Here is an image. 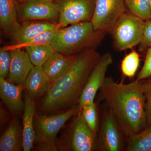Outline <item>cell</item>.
Instances as JSON below:
<instances>
[{
  "label": "cell",
  "instance_id": "23",
  "mask_svg": "<svg viewBox=\"0 0 151 151\" xmlns=\"http://www.w3.org/2000/svg\"><path fill=\"white\" fill-rule=\"evenodd\" d=\"M125 5L130 13L144 21L151 19L149 0H125Z\"/></svg>",
  "mask_w": 151,
  "mask_h": 151
},
{
  "label": "cell",
  "instance_id": "6",
  "mask_svg": "<svg viewBox=\"0 0 151 151\" xmlns=\"http://www.w3.org/2000/svg\"><path fill=\"white\" fill-rule=\"evenodd\" d=\"M127 11L125 0H94L91 23L94 29L111 33L121 16Z\"/></svg>",
  "mask_w": 151,
  "mask_h": 151
},
{
  "label": "cell",
  "instance_id": "10",
  "mask_svg": "<svg viewBox=\"0 0 151 151\" xmlns=\"http://www.w3.org/2000/svg\"><path fill=\"white\" fill-rule=\"evenodd\" d=\"M70 147L74 151H93L97 150V136L84 121L79 109L70 127Z\"/></svg>",
  "mask_w": 151,
  "mask_h": 151
},
{
  "label": "cell",
  "instance_id": "8",
  "mask_svg": "<svg viewBox=\"0 0 151 151\" xmlns=\"http://www.w3.org/2000/svg\"><path fill=\"white\" fill-rule=\"evenodd\" d=\"M18 18L22 21L58 19L59 11L54 0H32L17 3Z\"/></svg>",
  "mask_w": 151,
  "mask_h": 151
},
{
  "label": "cell",
  "instance_id": "14",
  "mask_svg": "<svg viewBox=\"0 0 151 151\" xmlns=\"http://www.w3.org/2000/svg\"><path fill=\"white\" fill-rule=\"evenodd\" d=\"M52 82L42 66H34L26 78L24 87L31 99L35 101L46 94Z\"/></svg>",
  "mask_w": 151,
  "mask_h": 151
},
{
  "label": "cell",
  "instance_id": "17",
  "mask_svg": "<svg viewBox=\"0 0 151 151\" xmlns=\"http://www.w3.org/2000/svg\"><path fill=\"white\" fill-rule=\"evenodd\" d=\"M0 25L5 34L12 36L20 25L16 0H0Z\"/></svg>",
  "mask_w": 151,
  "mask_h": 151
},
{
  "label": "cell",
  "instance_id": "28",
  "mask_svg": "<svg viewBox=\"0 0 151 151\" xmlns=\"http://www.w3.org/2000/svg\"><path fill=\"white\" fill-rule=\"evenodd\" d=\"M141 85L145 98V111L147 127L151 124V84L141 81Z\"/></svg>",
  "mask_w": 151,
  "mask_h": 151
},
{
  "label": "cell",
  "instance_id": "1",
  "mask_svg": "<svg viewBox=\"0 0 151 151\" xmlns=\"http://www.w3.org/2000/svg\"><path fill=\"white\" fill-rule=\"evenodd\" d=\"M100 91L127 140L147 127L145 98L141 81L124 84L107 77Z\"/></svg>",
  "mask_w": 151,
  "mask_h": 151
},
{
  "label": "cell",
  "instance_id": "27",
  "mask_svg": "<svg viewBox=\"0 0 151 151\" xmlns=\"http://www.w3.org/2000/svg\"><path fill=\"white\" fill-rule=\"evenodd\" d=\"M12 62L10 52L0 50V77L6 79L8 76Z\"/></svg>",
  "mask_w": 151,
  "mask_h": 151
},
{
  "label": "cell",
  "instance_id": "4",
  "mask_svg": "<svg viewBox=\"0 0 151 151\" xmlns=\"http://www.w3.org/2000/svg\"><path fill=\"white\" fill-rule=\"evenodd\" d=\"M145 22L131 13L125 12L123 14L111 33L116 49L122 51L139 44Z\"/></svg>",
  "mask_w": 151,
  "mask_h": 151
},
{
  "label": "cell",
  "instance_id": "2",
  "mask_svg": "<svg viewBox=\"0 0 151 151\" xmlns=\"http://www.w3.org/2000/svg\"><path fill=\"white\" fill-rule=\"evenodd\" d=\"M100 57L96 49L74 55L67 70L52 82L41 103L42 111L52 113L78 102L89 75Z\"/></svg>",
  "mask_w": 151,
  "mask_h": 151
},
{
  "label": "cell",
  "instance_id": "16",
  "mask_svg": "<svg viewBox=\"0 0 151 151\" xmlns=\"http://www.w3.org/2000/svg\"><path fill=\"white\" fill-rule=\"evenodd\" d=\"M24 110L22 145L24 151H29L32 148L35 141L33 120L35 105V101L31 99L27 93L25 94Z\"/></svg>",
  "mask_w": 151,
  "mask_h": 151
},
{
  "label": "cell",
  "instance_id": "31",
  "mask_svg": "<svg viewBox=\"0 0 151 151\" xmlns=\"http://www.w3.org/2000/svg\"><path fill=\"white\" fill-rule=\"evenodd\" d=\"M32 1V0H16L17 3L23 2L27 1Z\"/></svg>",
  "mask_w": 151,
  "mask_h": 151
},
{
  "label": "cell",
  "instance_id": "32",
  "mask_svg": "<svg viewBox=\"0 0 151 151\" xmlns=\"http://www.w3.org/2000/svg\"><path fill=\"white\" fill-rule=\"evenodd\" d=\"M144 81L147 84H151V79H148V80H144Z\"/></svg>",
  "mask_w": 151,
  "mask_h": 151
},
{
  "label": "cell",
  "instance_id": "19",
  "mask_svg": "<svg viewBox=\"0 0 151 151\" xmlns=\"http://www.w3.org/2000/svg\"><path fill=\"white\" fill-rule=\"evenodd\" d=\"M21 129L18 122L14 120L11 122L0 139V151L20 150Z\"/></svg>",
  "mask_w": 151,
  "mask_h": 151
},
{
  "label": "cell",
  "instance_id": "7",
  "mask_svg": "<svg viewBox=\"0 0 151 151\" xmlns=\"http://www.w3.org/2000/svg\"><path fill=\"white\" fill-rule=\"evenodd\" d=\"M59 11L58 22L62 27L84 22H91L94 0H54Z\"/></svg>",
  "mask_w": 151,
  "mask_h": 151
},
{
  "label": "cell",
  "instance_id": "15",
  "mask_svg": "<svg viewBox=\"0 0 151 151\" xmlns=\"http://www.w3.org/2000/svg\"><path fill=\"white\" fill-rule=\"evenodd\" d=\"M24 84H15L0 77V96L12 113L17 114L24 109V102L22 98Z\"/></svg>",
  "mask_w": 151,
  "mask_h": 151
},
{
  "label": "cell",
  "instance_id": "13",
  "mask_svg": "<svg viewBox=\"0 0 151 151\" xmlns=\"http://www.w3.org/2000/svg\"><path fill=\"white\" fill-rule=\"evenodd\" d=\"M9 51L12 56V62L7 80L15 84H24L34 65L25 50L17 49Z\"/></svg>",
  "mask_w": 151,
  "mask_h": 151
},
{
  "label": "cell",
  "instance_id": "24",
  "mask_svg": "<svg viewBox=\"0 0 151 151\" xmlns=\"http://www.w3.org/2000/svg\"><path fill=\"white\" fill-rule=\"evenodd\" d=\"M80 110H81L83 118L86 124L97 137L99 125L96 104L94 102L84 106Z\"/></svg>",
  "mask_w": 151,
  "mask_h": 151
},
{
  "label": "cell",
  "instance_id": "5",
  "mask_svg": "<svg viewBox=\"0 0 151 151\" xmlns=\"http://www.w3.org/2000/svg\"><path fill=\"white\" fill-rule=\"evenodd\" d=\"M97 134V150L102 151H121L126 139L119 123L111 109L103 112Z\"/></svg>",
  "mask_w": 151,
  "mask_h": 151
},
{
  "label": "cell",
  "instance_id": "11",
  "mask_svg": "<svg viewBox=\"0 0 151 151\" xmlns=\"http://www.w3.org/2000/svg\"><path fill=\"white\" fill-rule=\"evenodd\" d=\"M79 110L78 106L63 113L40 117L38 120L35 141L55 140L65 123L72 116L76 115Z\"/></svg>",
  "mask_w": 151,
  "mask_h": 151
},
{
  "label": "cell",
  "instance_id": "22",
  "mask_svg": "<svg viewBox=\"0 0 151 151\" xmlns=\"http://www.w3.org/2000/svg\"><path fill=\"white\" fill-rule=\"evenodd\" d=\"M58 29L44 32L24 43L7 45L1 47L0 50L10 51L17 49H23L28 47L37 46L43 45H50L52 40L56 35Z\"/></svg>",
  "mask_w": 151,
  "mask_h": 151
},
{
  "label": "cell",
  "instance_id": "26",
  "mask_svg": "<svg viewBox=\"0 0 151 151\" xmlns=\"http://www.w3.org/2000/svg\"><path fill=\"white\" fill-rule=\"evenodd\" d=\"M151 48V19L145 21L142 36L140 43L139 44L140 52H146L149 48Z\"/></svg>",
  "mask_w": 151,
  "mask_h": 151
},
{
  "label": "cell",
  "instance_id": "12",
  "mask_svg": "<svg viewBox=\"0 0 151 151\" xmlns=\"http://www.w3.org/2000/svg\"><path fill=\"white\" fill-rule=\"evenodd\" d=\"M62 28L58 22L49 21L24 22L12 35L15 44L24 43L44 32Z\"/></svg>",
  "mask_w": 151,
  "mask_h": 151
},
{
  "label": "cell",
  "instance_id": "9",
  "mask_svg": "<svg viewBox=\"0 0 151 151\" xmlns=\"http://www.w3.org/2000/svg\"><path fill=\"white\" fill-rule=\"evenodd\" d=\"M113 62V57L109 53H105L100 57L89 75L79 97L78 102L79 109L94 103L97 92L104 84L108 67Z\"/></svg>",
  "mask_w": 151,
  "mask_h": 151
},
{
  "label": "cell",
  "instance_id": "20",
  "mask_svg": "<svg viewBox=\"0 0 151 151\" xmlns=\"http://www.w3.org/2000/svg\"><path fill=\"white\" fill-rule=\"evenodd\" d=\"M127 141V151H151V124Z\"/></svg>",
  "mask_w": 151,
  "mask_h": 151
},
{
  "label": "cell",
  "instance_id": "18",
  "mask_svg": "<svg viewBox=\"0 0 151 151\" xmlns=\"http://www.w3.org/2000/svg\"><path fill=\"white\" fill-rule=\"evenodd\" d=\"M73 56L55 51L42 66L43 70L53 82L59 78L70 66Z\"/></svg>",
  "mask_w": 151,
  "mask_h": 151
},
{
  "label": "cell",
  "instance_id": "33",
  "mask_svg": "<svg viewBox=\"0 0 151 151\" xmlns=\"http://www.w3.org/2000/svg\"><path fill=\"white\" fill-rule=\"evenodd\" d=\"M149 4H150V10L151 12V0H149Z\"/></svg>",
  "mask_w": 151,
  "mask_h": 151
},
{
  "label": "cell",
  "instance_id": "21",
  "mask_svg": "<svg viewBox=\"0 0 151 151\" xmlns=\"http://www.w3.org/2000/svg\"><path fill=\"white\" fill-rule=\"evenodd\" d=\"M34 66H42L55 51L51 45L28 47L24 48Z\"/></svg>",
  "mask_w": 151,
  "mask_h": 151
},
{
  "label": "cell",
  "instance_id": "25",
  "mask_svg": "<svg viewBox=\"0 0 151 151\" xmlns=\"http://www.w3.org/2000/svg\"><path fill=\"white\" fill-rule=\"evenodd\" d=\"M140 63L139 55L133 51L127 55L122 60L121 69L124 76L131 77L134 76Z\"/></svg>",
  "mask_w": 151,
  "mask_h": 151
},
{
  "label": "cell",
  "instance_id": "3",
  "mask_svg": "<svg viewBox=\"0 0 151 151\" xmlns=\"http://www.w3.org/2000/svg\"><path fill=\"white\" fill-rule=\"evenodd\" d=\"M105 34L94 29L91 22H81L59 29L50 45L55 51L73 56L96 49Z\"/></svg>",
  "mask_w": 151,
  "mask_h": 151
},
{
  "label": "cell",
  "instance_id": "30",
  "mask_svg": "<svg viewBox=\"0 0 151 151\" xmlns=\"http://www.w3.org/2000/svg\"><path fill=\"white\" fill-rule=\"evenodd\" d=\"M38 150L40 151H57L55 140L39 141Z\"/></svg>",
  "mask_w": 151,
  "mask_h": 151
},
{
  "label": "cell",
  "instance_id": "29",
  "mask_svg": "<svg viewBox=\"0 0 151 151\" xmlns=\"http://www.w3.org/2000/svg\"><path fill=\"white\" fill-rule=\"evenodd\" d=\"M151 76V48L146 51L145 63L140 72L138 74L136 81H141L145 80Z\"/></svg>",
  "mask_w": 151,
  "mask_h": 151
}]
</instances>
